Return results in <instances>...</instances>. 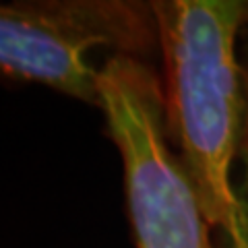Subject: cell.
Here are the masks:
<instances>
[{
    "label": "cell",
    "mask_w": 248,
    "mask_h": 248,
    "mask_svg": "<svg viewBox=\"0 0 248 248\" xmlns=\"http://www.w3.org/2000/svg\"><path fill=\"white\" fill-rule=\"evenodd\" d=\"M141 58L159 48L153 2L145 0H13L0 6V68L99 108L93 50Z\"/></svg>",
    "instance_id": "3"
},
{
    "label": "cell",
    "mask_w": 248,
    "mask_h": 248,
    "mask_svg": "<svg viewBox=\"0 0 248 248\" xmlns=\"http://www.w3.org/2000/svg\"><path fill=\"white\" fill-rule=\"evenodd\" d=\"M166 128L213 230L240 209L232 168L248 161V73L238 37L248 0H155Z\"/></svg>",
    "instance_id": "1"
},
{
    "label": "cell",
    "mask_w": 248,
    "mask_h": 248,
    "mask_svg": "<svg viewBox=\"0 0 248 248\" xmlns=\"http://www.w3.org/2000/svg\"><path fill=\"white\" fill-rule=\"evenodd\" d=\"M99 110L120 151L137 248H217L203 205L166 128L161 79L141 58L99 66Z\"/></svg>",
    "instance_id": "2"
},
{
    "label": "cell",
    "mask_w": 248,
    "mask_h": 248,
    "mask_svg": "<svg viewBox=\"0 0 248 248\" xmlns=\"http://www.w3.org/2000/svg\"><path fill=\"white\" fill-rule=\"evenodd\" d=\"M242 180L238 184L240 209L228 230L219 232L221 248H248V164L242 170Z\"/></svg>",
    "instance_id": "4"
}]
</instances>
